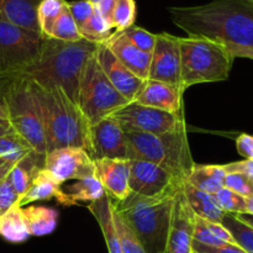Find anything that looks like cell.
Returning <instances> with one entry per match:
<instances>
[{"label": "cell", "mask_w": 253, "mask_h": 253, "mask_svg": "<svg viewBox=\"0 0 253 253\" xmlns=\"http://www.w3.org/2000/svg\"><path fill=\"white\" fill-rule=\"evenodd\" d=\"M180 83L187 90L200 83L227 81L234 56L226 44L205 37H179Z\"/></svg>", "instance_id": "cell-6"}, {"label": "cell", "mask_w": 253, "mask_h": 253, "mask_svg": "<svg viewBox=\"0 0 253 253\" xmlns=\"http://www.w3.org/2000/svg\"><path fill=\"white\" fill-rule=\"evenodd\" d=\"M30 85L41 115L47 153L63 147L83 148L89 153L91 125L78 104L59 86H42L32 81Z\"/></svg>", "instance_id": "cell-2"}, {"label": "cell", "mask_w": 253, "mask_h": 253, "mask_svg": "<svg viewBox=\"0 0 253 253\" xmlns=\"http://www.w3.org/2000/svg\"><path fill=\"white\" fill-rule=\"evenodd\" d=\"M12 127L11 125H10L9 120L7 119H0V137L4 135H6V133H10L12 132Z\"/></svg>", "instance_id": "cell-47"}, {"label": "cell", "mask_w": 253, "mask_h": 253, "mask_svg": "<svg viewBox=\"0 0 253 253\" xmlns=\"http://www.w3.org/2000/svg\"><path fill=\"white\" fill-rule=\"evenodd\" d=\"M104 195H105V192H104L100 180L96 178V175H93V177L77 180L66 190L63 189V195L59 204L63 207H73L78 203L96 202L101 199Z\"/></svg>", "instance_id": "cell-25"}, {"label": "cell", "mask_w": 253, "mask_h": 253, "mask_svg": "<svg viewBox=\"0 0 253 253\" xmlns=\"http://www.w3.org/2000/svg\"><path fill=\"white\" fill-rule=\"evenodd\" d=\"M22 211L31 236H47L56 229L58 219L57 210L42 205H31L22 208Z\"/></svg>", "instance_id": "cell-27"}, {"label": "cell", "mask_w": 253, "mask_h": 253, "mask_svg": "<svg viewBox=\"0 0 253 253\" xmlns=\"http://www.w3.org/2000/svg\"><path fill=\"white\" fill-rule=\"evenodd\" d=\"M67 6H68L69 12H71L72 17H73L74 21H76L78 29L94 14V11H95L93 5H91L88 0H77V1L67 2Z\"/></svg>", "instance_id": "cell-39"}, {"label": "cell", "mask_w": 253, "mask_h": 253, "mask_svg": "<svg viewBox=\"0 0 253 253\" xmlns=\"http://www.w3.org/2000/svg\"><path fill=\"white\" fill-rule=\"evenodd\" d=\"M15 163L9 162V161H5L2 158H0V183L5 179V178L9 175L10 170L14 167Z\"/></svg>", "instance_id": "cell-46"}, {"label": "cell", "mask_w": 253, "mask_h": 253, "mask_svg": "<svg viewBox=\"0 0 253 253\" xmlns=\"http://www.w3.org/2000/svg\"><path fill=\"white\" fill-rule=\"evenodd\" d=\"M0 82L4 83L0 101L6 110L12 130L21 136L31 146L35 155L44 162L47 155L46 138L30 81L24 77H12Z\"/></svg>", "instance_id": "cell-7"}, {"label": "cell", "mask_w": 253, "mask_h": 253, "mask_svg": "<svg viewBox=\"0 0 253 253\" xmlns=\"http://www.w3.org/2000/svg\"><path fill=\"white\" fill-rule=\"evenodd\" d=\"M184 89L163 82L146 79L132 101L170 114L183 113Z\"/></svg>", "instance_id": "cell-17"}, {"label": "cell", "mask_w": 253, "mask_h": 253, "mask_svg": "<svg viewBox=\"0 0 253 253\" xmlns=\"http://www.w3.org/2000/svg\"><path fill=\"white\" fill-rule=\"evenodd\" d=\"M41 1L42 0H0V14L17 26L40 32L36 14Z\"/></svg>", "instance_id": "cell-22"}, {"label": "cell", "mask_w": 253, "mask_h": 253, "mask_svg": "<svg viewBox=\"0 0 253 253\" xmlns=\"http://www.w3.org/2000/svg\"><path fill=\"white\" fill-rule=\"evenodd\" d=\"M98 44L81 40L66 42L44 37L39 59L16 77H24L42 86H59L77 103L82 72Z\"/></svg>", "instance_id": "cell-3"}, {"label": "cell", "mask_w": 253, "mask_h": 253, "mask_svg": "<svg viewBox=\"0 0 253 253\" xmlns=\"http://www.w3.org/2000/svg\"><path fill=\"white\" fill-rule=\"evenodd\" d=\"M86 208L94 215L96 222L100 226L106 247H108V252L123 253L120 240H119V235L115 227V221H114V212L110 199L106 195H104L101 199L89 203Z\"/></svg>", "instance_id": "cell-20"}, {"label": "cell", "mask_w": 253, "mask_h": 253, "mask_svg": "<svg viewBox=\"0 0 253 253\" xmlns=\"http://www.w3.org/2000/svg\"><path fill=\"white\" fill-rule=\"evenodd\" d=\"M89 156L94 161L101 158L127 160L125 131L109 116L90 126Z\"/></svg>", "instance_id": "cell-14"}, {"label": "cell", "mask_w": 253, "mask_h": 253, "mask_svg": "<svg viewBox=\"0 0 253 253\" xmlns=\"http://www.w3.org/2000/svg\"><path fill=\"white\" fill-rule=\"evenodd\" d=\"M193 252L195 253H247L237 245H222V246H207L193 241Z\"/></svg>", "instance_id": "cell-41"}, {"label": "cell", "mask_w": 253, "mask_h": 253, "mask_svg": "<svg viewBox=\"0 0 253 253\" xmlns=\"http://www.w3.org/2000/svg\"><path fill=\"white\" fill-rule=\"evenodd\" d=\"M246 212L253 215V195L246 198Z\"/></svg>", "instance_id": "cell-49"}, {"label": "cell", "mask_w": 253, "mask_h": 253, "mask_svg": "<svg viewBox=\"0 0 253 253\" xmlns=\"http://www.w3.org/2000/svg\"><path fill=\"white\" fill-rule=\"evenodd\" d=\"M236 150L245 160H253V135L241 133L237 136Z\"/></svg>", "instance_id": "cell-42"}, {"label": "cell", "mask_w": 253, "mask_h": 253, "mask_svg": "<svg viewBox=\"0 0 253 253\" xmlns=\"http://www.w3.org/2000/svg\"><path fill=\"white\" fill-rule=\"evenodd\" d=\"M225 177L224 166L194 165L185 182L202 192L214 195L224 188Z\"/></svg>", "instance_id": "cell-24"}, {"label": "cell", "mask_w": 253, "mask_h": 253, "mask_svg": "<svg viewBox=\"0 0 253 253\" xmlns=\"http://www.w3.org/2000/svg\"><path fill=\"white\" fill-rule=\"evenodd\" d=\"M66 0H42L37 7V24L40 32L44 37H49L54 22L66 7Z\"/></svg>", "instance_id": "cell-31"}, {"label": "cell", "mask_w": 253, "mask_h": 253, "mask_svg": "<svg viewBox=\"0 0 253 253\" xmlns=\"http://www.w3.org/2000/svg\"><path fill=\"white\" fill-rule=\"evenodd\" d=\"M195 214L185 200L183 187L175 194L165 253H193Z\"/></svg>", "instance_id": "cell-15"}, {"label": "cell", "mask_w": 253, "mask_h": 253, "mask_svg": "<svg viewBox=\"0 0 253 253\" xmlns=\"http://www.w3.org/2000/svg\"><path fill=\"white\" fill-rule=\"evenodd\" d=\"M224 188H227L245 198L253 195V180L241 173H226Z\"/></svg>", "instance_id": "cell-38"}, {"label": "cell", "mask_w": 253, "mask_h": 253, "mask_svg": "<svg viewBox=\"0 0 253 253\" xmlns=\"http://www.w3.org/2000/svg\"><path fill=\"white\" fill-rule=\"evenodd\" d=\"M193 253H195V252H193Z\"/></svg>", "instance_id": "cell-51"}, {"label": "cell", "mask_w": 253, "mask_h": 253, "mask_svg": "<svg viewBox=\"0 0 253 253\" xmlns=\"http://www.w3.org/2000/svg\"><path fill=\"white\" fill-rule=\"evenodd\" d=\"M220 209L226 214H244L246 212V198L227 188H222L214 194Z\"/></svg>", "instance_id": "cell-36"}, {"label": "cell", "mask_w": 253, "mask_h": 253, "mask_svg": "<svg viewBox=\"0 0 253 253\" xmlns=\"http://www.w3.org/2000/svg\"><path fill=\"white\" fill-rule=\"evenodd\" d=\"M235 216L240 220V221L245 222L246 225H249L250 227L253 229V215L247 214V212H244V214H235Z\"/></svg>", "instance_id": "cell-48"}, {"label": "cell", "mask_w": 253, "mask_h": 253, "mask_svg": "<svg viewBox=\"0 0 253 253\" xmlns=\"http://www.w3.org/2000/svg\"><path fill=\"white\" fill-rule=\"evenodd\" d=\"M43 161L40 160L36 155H31L29 157L24 158V160L19 161L17 163H15L7 178H9L12 188L17 193L20 199L26 194L27 189L31 185L32 179L36 175L37 170L40 168H43Z\"/></svg>", "instance_id": "cell-28"}, {"label": "cell", "mask_w": 253, "mask_h": 253, "mask_svg": "<svg viewBox=\"0 0 253 253\" xmlns=\"http://www.w3.org/2000/svg\"><path fill=\"white\" fill-rule=\"evenodd\" d=\"M44 36L24 29L0 14V81L19 76L39 59Z\"/></svg>", "instance_id": "cell-8"}, {"label": "cell", "mask_w": 253, "mask_h": 253, "mask_svg": "<svg viewBox=\"0 0 253 253\" xmlns=\"http://www.w3.org/2000/svg\"><path fill=\"white\" fill-rule=\"evenodd\" d=\"M221 224L229 230L236 245L247 253H253V229L240 221L235 214H225Z\"/></svg>", "instance_id": "cell-32"}, {"label": "cell", "mask_w": 253, "mask_h": 253, "mask_svg": "<svg viewBox=\"0 0 253 253\" xmlns=\"http://www.w3.org/2000/svg\"><path fill=\"white\" fill-rule=\"evenodd\" d=\"M0 236L11 244H22L31 236L20 203L0 215Z\"/></svg>", "instance_id": "cell-26"}, {"label": "cell", "mask_w": 253, "mask_h": 253, "mask_svg": "<svg viewBox=\"0 0 253 253\" xmlns=\"http://www.w3.org/2000/svg\"><path fill=\"white\" fill-rule=\"evenodd\" d=\"M49 37L66 42H77L83 40L81 36V32H79L78 26H77L76 21L72 17L67 5L63 9V11L61 12L58 19H57V21L54 22Z\"/></svg>", "instance_id": "cell-33"}, {"label": "cell", "mask_w": 253, "mask_h": 253, "mask_svg": "<svg viewBox=\"0 0 253 253\" xmlns=\"http://www.w3.org/2000/svg\"><path fill=\"white\" fill-rule=\"evenodd\" d=\"M124 34L126 35L128 40L137 47L138 49L143 52H147V53H152L153 47L156 43V35L151 34L147 30L142 29L140 26H131L128 29H126L124 31Z\"/></svg>", "instance_id": "cell-37"}, {"label": "cell", "mask_w": 253, "mask_h": 253, "mask_svg": "<svg viewBox=\"0 0 253 253\" xmlns=\"http://www.w3.org/2000/svg\"><path fill=\"white\" fill-rule=\"evenodd\" d=\"M113 207V205H111ZM114 221H115L116 231H118L119 240H120L121 251L123 253H146L145 249L141 245L140 240L137 239L132 230L128 227V225L114 211Z\"/></svg>", "instance_id": "cell-35"}, {"label": "cell", "mask_w": 253, "mask_h": 253, "mask_svg": "<svg viewBox=\"0 0 253 253\" xmlns=\"http://www.w3.org/2000/svg\"><path fill=\"white\" fill-rule=\"evenodd\" d=\"M88 1L93 5L95 11H98L101 16L110 21L111 14L118 0H88Z\"/></svg>", "instance_id": "cell-44"}, {"label": "cell", "mask_w": 253, "mask_h": 253, "mask_svg": "<svg viewBox=\"0 0 253 253\" xmlns=\"http://www.w3.org/2000/svg\"><path fill=\"white\" fill-rule=\"evenodd\" d=\"M136 19L135 0H118L111 14L110 22L115 31H125L133 26Z\"/></svg>", "instance_id": "cell-34"}, {"label": "cell", "mask_w": 253, "mask_h": 253, "mask_svg": "<svg viewBox=\"0 0 253 253\" xmlns=\"http://www.w3.org/2000/svg\"><path fill=\"white\" fill-rule=\"evenodd\" d=\"M43 168L61 184L72 179L95 175V163L83 148L63 147L51 151L44 158Z\"/></svg>", "instance_id": "cell-12"}, {"label": "cell", "mask_w": 253, "mask_h": 253, "mask_svg": "<svg viewBox=\"0 0 253 253\" xmlns=\"http://www.w3.org/2000/svg\"><path fill=\"white\" fill-rule=\"evenodd\" d=\"M252 1H253V0H252Z\"/></svg>", "instance_id": "cell-52"}, {"label": "cell", "mask_w": 253, "mask_h": 253, "mask_svg": "<svg viewBox=\"0 0 253 253\" xmlns=\"http://www.w3.org/2000/svg\"><path fill=\"white\" fill-rule=\"evenodd\" d=\"M0 119H7L6 110H5V108H4V105H2L1 101H0Z\"/></svg>", "instance_id": "cell-50"}, {"label": "cell", "mask_w": 253, "mask_h": 253, "mask_svg": "<svg viewBox=\"0 0 253 253\" xmlns=\"http://www.w3.org/2000/svg\"><path fill=\"white\" fill-rule=\"evenodd\" d=\"M109 118L115 120L124 131H135L145 133H166L173 130L184 118V111L170 114L150 106L130 101L114 111Z\"/></svg>", "instance_id": "cell-10"}, {"label": "cell", "mask_w": 253, "mask_h": 253, "mask_svg": "<svg viewBox=\"0 0 253 253\" xmlns=\"http://www.w3.org/2000/svg\"><path fill=\"white\" fill-rule=\"evenodd\" d=\"M168 12L188 36L253 47L252 0H212L198 6L168 7Z\"/></svg>", "instance_id": "cell-1"}, {"label": "cell", "mask_w": 253, "mask_h": 253, "mask_svg": "<svg viewBox=\"0 0 253 253\" xmlns=\"http://www.w3.org/2000/svg\"><path fill=\"white\" fill-rule=\"evenodd\" d=\"M183 193H184L188 205L197 216L202 217L207 221L221 224L226 212L220 209L214 195L202 192V190L188 184L187 182L183 185Z\"/></svg>", "instance_id": "cell-23"}, {"label": "cell", "mask_w": 253, "mask_h": 253, "mask_svg": "<svg viewBox=\"0 0 253 253\" xmlns=\"http://www.w3.org/2000/svg\"><path fill=\"white\" fill-rule=\"evenodd\" d=\"M101 71L109 79L114 88L128 101H132L137 91L140 90L143 81L128 71L103 43L98 44L94 53Z\"/></svg>", "instance_id": "cell-18"}, {"label": "cell", "mask_w": 253, "mask_h": 253, "mask_svg": "<svg viewBox=\"0 0 253 253\" xmlns=\"http://www.w3.org/2000/svg\"><path fill=\"white\" fill-rule=\"evenodd\" d=\"M61 183L44 168H40L32 179L31 185L26 194L20 199V207H26L30 203L41 202V200L56 199L61 203L63 195V188Z\"/></svg>", "instance_id": "cell-21"}, {"label": "cell", "mask_w": 253, "mask_h": 253, "mask_svg": "<svg viewBox=\"0 0 253 253\" xmlns=\"http://www.w3.org/2000/svg\"><path fill=\"white\" fill-rule=\"evenodd\" d=\"M17 203H20V197L12 188L9 178L6 177L0 183V215L6 212Z\"/></svg>", "instance_id": "cell-40"}, {"label": "cell", "mask_w": 253, "mask_h": 253, "mask_svg": "<svg viewBox=\"0 0 253 253\" xmlns=\"http://www.w3.org/2000/svg\"><path fill=\"white\" fill-rule=\"evenodd\" d=\"M184 180L147 161L130 160V190L141 197H158L184 185Z\"/></svg>", "instance_id": "cell-11"}, {"label": "cell", "mask_w": 253, "mask_h": 253, "mask_svg": "<svg viewBox=\"0 0 253 253\" xmlns=\"http://www.w3.org/2000/svg\"><path fill=\"white\" fill-rule=\"evenodd\" d=\"M95 175L100 180L105 195L111 202H121L131 193L130 160L101 158L95 160Z\"/></svg>", "instance_id": "cell-16"}, {"label": "cell", "mask_w": 253, "mask_h": 253, "mask_svg": "<svg viewBox=\"0 0 253 253\" xmlns=\"http://www.w3.org/2000/svg\"><path fill=\"white\" fill-rule=\"evenodd\" d=\"M103 44L108 47L109 51L136 77L142 81L148 79L151 53L138 49L126 37L124 31L113 32V35Z\"/></svg>", "instance_id": "cell-19"}, {"label": "cell", "mask_w": 253, "mask_h": 253, "mask_svg": "<svg viewBox=\"0 0 253 253\" xmlns=\"http://www.w3.org/2000/svg\"><path fill=\"white\" fill-rule=\"evenodd\" d=\"M127 160H140L165 168L180 180H187L194 167L185 119L166 133L125 131Z\"/></svg>", "instance_id": "cell-5"}, {"label": "cell", "mask_w": 253, "mask_h": 253, "mask_svg": "<svg viewBox=\"0 0 253 253\" xmlns=\"http://www.w3.org/2000/svg\"><path fill=\"white\" fill-rule=\"evenodd\" d=\"M226 47L234 58H247L253 61V47H241L234 44H226Z\"/></svg>", "instance_id": "cell-45"}, {"label": "cell", "mask_w": 253, "mask_h": 253, "mask_svg": "<svg viewBox=\"0 0 253 253\" xmlns=\"http://www.w3.org/2000/svg\"><path fill=\"white\" fill-rule=\"evenodd\" d=\"M113 30L111 22L98 11H94V14L79 27L82 39L96 44L104 43L113 35Z\"/></svg>", "instance_id": "cell-30"}, {"label": "cell", "mask_w": 253, "mask_h": 253, "mask_svg": "<svg viewBox=\"0 0 253 253\" xmlns=\"http://www.w3.org/2000/svg\"><path fill=\"white\" fill-rule=\"evenodd\" d=\"M148 79L182 88L179 37L166 32L156 35V43L151 53Z\"/></svg>", "instance_id": "cell-13"}, {"label": "cell", "mask_w": 253, "mask_h": 253, "mask_svg": "<svg viewBox=\"0 0 253 253\" xmlns=\"http://www.w3.org/2000/svg\"><path fill=\"white\" fill-rule=\"evenodd\" d=\"M127 103L130 101L124 98L109 82L93 54L82 72L77 96V104L90 125L108 118Z\"/></svg>", "instance_id": "cell-9"}, {"label": "cell", "mask_w": 253, "mask_h": 253, "mask_svg": "<svg viewBox=\"0 0 253 253\" xmlns=\"http://www.w3.org/2000/svg\"><path fill=\"white\" fill-rule=\"evenodd\" d=\"M226 173H241L253 180V160H244L224 165Z\"/></svg>", "instance_id": "cell-43"}, {"label": "cell", "mask_w": 253, "mask_h": 253, "mask_svg": "<svg viewBox=\"0 0 253 253\" xmlns=\"http://www.w3.org/2000/svg\"><path fill=\"white\" fill-rule=\"evenodd\" d=\"M31 155H35L31 146L15 131L0 137V158L2 160L17 163Z\"/></svg>", "instance_id": "cell-29"}, {"label": "cell", "mask_w": 253, "mask_h": 253, "mask_svg": "<svg viewBox=\"0 0 253 253\" xmlns=\"http://www.w3.org/2000/svg\"><path fill=\"white\" fill-rule=\"evenodd\" d=\"M179 189L158 197L130 193L121 202L110 200L114 211L132 230L146 253H165L175 194Z\"/></svg>", "instance_id": "cell-4"}]
</instances>
